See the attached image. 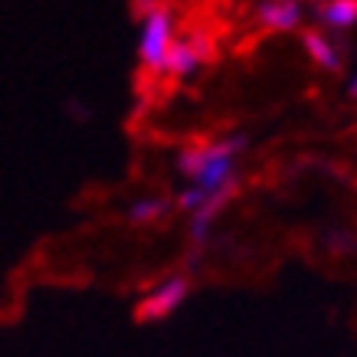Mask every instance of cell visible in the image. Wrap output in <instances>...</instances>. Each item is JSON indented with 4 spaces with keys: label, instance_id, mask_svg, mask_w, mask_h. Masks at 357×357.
Segmentation results:
<instances>
[{
    "label": "cell",
    "instance_id": "1",
    "mask_svg": "<svg viewBox=\"0 0 357 357\" xmlns=\"http://www.w3.org/2000/svg\"><path fill=\"white\" fill-rule=\"evenodd\" d=\"M246 148V131H229L223 138L204 141V144H187L184 151L177 154V171H181V177H187V184L204 190L210 200L220 194H236V161Z\"/></svg>",
    "mask_w": 357,
    "mask_h": 357
},
{
    "label": "cell",
    "instance_id": "2",
    "mask_svg": "<svg viewBox=\"0 0 357 357\" xmlns=\"http://www.w3.org/2000/svg\"><path fill=\"white\" fill-rule=\"evenodd\" d=\"M177 40V30H174V13L167 7H158V10L144 13L141 17V30H138V59L148 73H161L164 59H167V50Z\"/></svg>",
    "mask_w": 357,
    "mask_h": 357
},
{
    "label": "cell",
    "instance_id": "3",
    "mask_svg": "<svg viewBox=\"0 0 357 357\" xmlns=\"http://www.w3.org/2000/svg\"><path fill=\"white\" fill-rule=\"evenodd\" d=\"M187 295H190V279L184 272H171V275H164L158 285H151L148 292L141 295L135 318L138 321H164L187 302Z\"/></svg>",
    "mask_w": 357,
    "mask_h": 357
},
{
    "label": "cell",
    "instance_id": "4",
    "mask_svg": "<svg viewBox=\"0 0 357 357\" xmlns=\"http://www.w3.org/2000/svg\"><path fill=\"white\" fill-rule=\"evenodd\" d=\"M256 26L266 33H295L305 23V3L302 0H259L256 3Z\"/></svg>",
    "mask_w": 357,
    "mask_h": 357
},
{
    "label": "cell",
    "instance_id": "5",
    "mask_svg": "<svg viewBox=\"0 0 357 357\" xmlns=\"http://www.w3.org/2000/svg\"><path fill=\"white\" fill-rule=\"evenodd\" d=\"M302 50L321 73H341V66H344L341 46H337L335 36L325 30H305L302 33Z\"/></svg>",
    "mask_w": 357,
    "mask_h": 357
},
{
    "label": "cell",
    "instance_id": "6",
    "mask_svg": "<svg viewBox=\"0 0 357 357\" xmlns=\"http://www.w3.org/2000/svg\"><path fill=\"white\" fill-rule=\"evenodd\" d=\"M204 66V56L197 53V46L190 36H177L167 50V59H164V69L161 76H171V79H190L197 76V69Z\"/></svg>",
    "mask_w": 357,
    "mask_h": 357
},
{
    "label": "cell",
    "instance_id": "7",
    "mask_svg": "<svg viewBox=\"0 0 357 357\" xmlns=\"http://www.w3.org/2000/svg\"><path fill=\"white\" fill-rule=\"evenodd\" d=\"M314 20L321 23L318 30L325 33H347L357 26V0H321L314 7Z\"/></svg>",
    "mask_w": 357,
    "mask_h": 357
},
{
    "label": "cell",
    "instance_id": "8",
    "mask_svg": "<svg viewBox=\"0 0 357 357\" xmlns=\"http://www.w3.org/2000/svg\"><path fill=\"white\" fill-rule=\"evenodd\" d=\"M171 206H174L171 197H138V200L128 204V223L151 227V223H158V220H164L171 213Z\"/></svg>",
    "mask_w": 357,
    "mask_h": 357
},
{
    "label": "cell",
    "instance_id": "9",
    "mask_svg": "<svg viewBox=\"0 0 357 357\" xmlns=\"http://www.w3.org/2000/svg\"><path fill=\"white\" fill-rule=\"evenodd\" d=\"M321 246L337 256V259H344V256H354L357 252V233L351 227H328L321 233Z\"/></svg>",
    "mask_w": 357,
    "mask_h": 357
},
{
    "label": "cell",
    "instance_id": "10",
    "mask_svg": "<svg viewBox=\"0 0 357 357\" xmlns=\"http://www.w3.org/2000/svg\"><path fill=\"white\" fill-rule=\"evenodd\" d=\"M131 7H135V13H151V10H158L161 7V0H131Z\"/></svg>",
    "mask_w": 357,
    "mask_h": 357
},
{
    "label": "cell",
    "instance_id": "11",
    "mask_svg": "<svg viewBox=\"0 0 357 357\" xmlns=\"http://www.w3.org/2000/svg\"><path fill=\"white\" fill-rule=\"evenodd\" d=\"M344 96L351 98V102H357V73H351V79H347V86H344Z\"/></svg>",
    "mask_w": 357,
    "mask_h": 357
}]
</instances>
